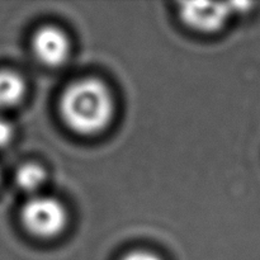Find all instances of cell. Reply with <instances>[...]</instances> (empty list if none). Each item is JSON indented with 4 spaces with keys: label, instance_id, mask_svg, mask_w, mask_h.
<instances>
[{
    "label": "cell",
    "instance_id": "6da1fadb",
    "mask_svg": "<svg viewBox=\"0 0 260 260\" xmlns=\"http://www.w3.org/2000/svg\"><path fill=\"white\" fill-rule=\"evenodd\" d=\"M60 113L66 126L76 134H101L113 119V95L99 79H81L70 84L62 93Z\"/></svg>",
    "mask_w": 260,
    "mask_h": 260
},
{
    "label": "cell",
    "instance_id": "7a4b0ae2",
    "mask_svg": "<svg viewBox=\"0 0 260 260\" xmlns=\"http://www.w3.org/2000/svg\"><path fill=\"white\" fill-rule=\"evenodd\" d=\"M25 230L33 236L51 239L60 235L68 223V211L62 202L46 196H33L20 211Z\"/></svg>",
    "mask_w": 260,
    "mask_h": 260
},
{
    "label": "cell",
    "instance_id": "3957f363",
    "mask_svg": "<svg viewBox=\"0 0 260 260\" xmlns=\"http://www.w3.org/2000/svg\"><path fill=\"white\" fill-rule=\"evenodd\" d=\"M231 3L187 2L179 8L180 19L187 27L201 33L218 32L233 14Z\"/></svg>",
    "mask_w": 260,
    "mask_h": 260
},
{
    "label": "cell",
    "instance_id": "277c9868",
    "mask_svg": "<svg viewBox=\"0 0 260 260\" xmlns=\"http://www.w3.org/2000/svg\"><path fill=\"white\" fill-rule=\"evenodd\" d=\"M32 47L36 57L43 65L57 68L68 60L70 41L62 29L53 25H45L33 37Z\"/></svg>",
    "mask_w": 260,
    "mask_h": 260
},
{
    "label": "cell",
    "instance_id": "5b68a950",
    "mask_svg": "<svg viewBox=\"0 0 260 260\" xmlns=\"http://www.w3.org/2000/svg\"><path fill=\"white\" fill-rule=\"evenodd\" d=\"M24 95V79L12 70H0V109L18 106Z\"/></svg>",
    "mask_w": 260,
    "mask_h": 260
},
{
    "label": "cell",
    "instance_id": "8992f818",
    "mask_svg": "<svg viewBox=\"0 0 260 260\" xmlns=\"http://www.w3.org/2000/svg\"><path fill=\"white\" fill-rule=\"evenodd\" d=\"M45 169L37 164H24L15 173L17 185L25 193L36 194L46 183Z\"/></svg>",
    "mask_w": 260,
    "mask_h": 260
},
{
    "label": "cell",
    "instance_id": "52a82bcc",
    "mask_svg": "<svg viewBox=\"0 0 260 260\" xmlns=\"http://www.w3.org/2000/svg\"><path fill=\"white\" fill-rule=\"evenodd\" d=\"M14 137V127L4 117H0V149L8 146Z\"/></svg>",
    "mask_w": 260,
    "mask_h": 260
},
{
    "label": "cell",
    "instance_id": "ba28073f",
    "mask_svg": "<svg viewBox=\"0 0 260 260\" xmlns=\"http://www.w3.org/2000/svg\"><path fill=\"white\" fill-rule=\"evenodd\" d=\"M121 260H162L159 255L147 250H134L122 256Z\"/></svg>",
    "mask_w": 260,
    "mask_h": 260
},
{
    "label": "cell",
    "instance_id": "9c48e42d",
    "mask_svg": "<svg viewBox=\"0 0 260 260\" xmlns=\"http://www.w3.org/2000/svg\"><path fill=\"white\" fill-rule=\"evenodd\" d=\"M0 180H2V172H0Z\"/></svg>",
    "mask_w": 260,
    "mask_h": 260
}]
</instances>
